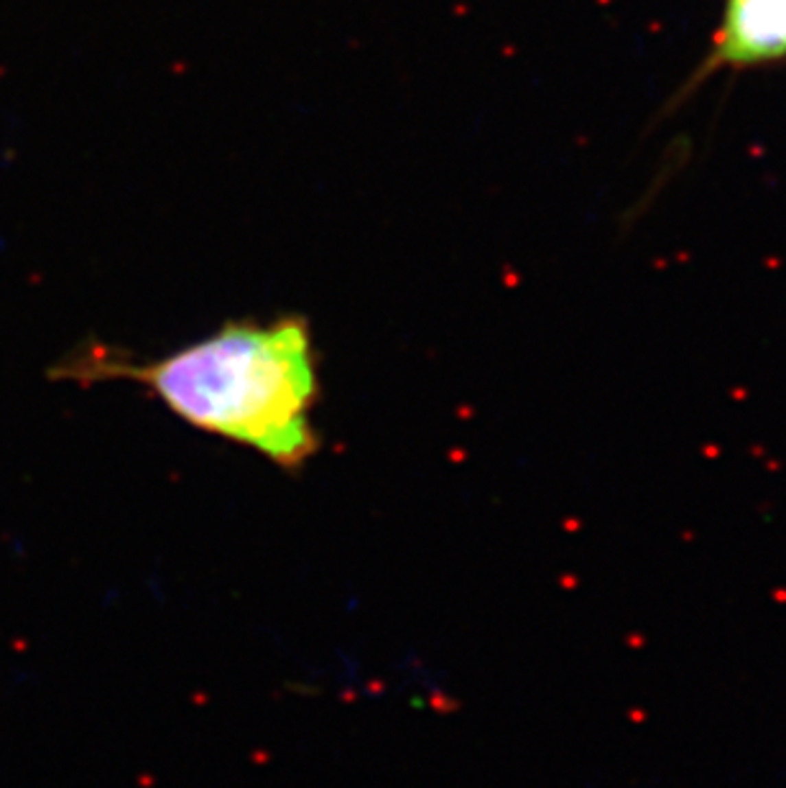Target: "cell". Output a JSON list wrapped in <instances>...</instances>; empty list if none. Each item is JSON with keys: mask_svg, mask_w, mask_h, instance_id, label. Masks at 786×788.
<instances>
[{"mask_svg": "<svg viewBox=\"0 0 786 788\" xmlns=\"http://www.w3.org/2000/svg\"><path fill=\"white\" fill-rule=\"evenodd\" d=\"M786 62V0H723L717 31L702 62L689 74L671 105L720 74H743Z\"/></svg>", "mask_w": 786, "mask_h": 788, "instance_id": "obj_2", "label": "cell"}, {"mask_svg": "<svg viewBox=\"0 0 786 788\" xmlns=\"http://www.w3.org/2000/svg\"><path fill=\"white\" fill-rule=\"evenodd\" d=\"M80 383L130 380L194 429L255 449L284 470L316 454L312 421L319 378L309 322H225L215 334L151 362H130L105 345H82L59 365Z\"/></svg>", "mask_w": 786, "mask_h": 788, "instance_id": "obj_1", "label": "cell"}]
</instances>
